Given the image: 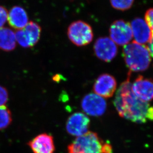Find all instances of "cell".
Instances as JSON below:
<instances>
[{
	"label": "cell",
	"mask_w": 153,
	"mask_h": 153,
	"mask_svg": "<svg viewBox=\"0 0 153 153\" xmlns=\"http://www.w3.org/2000/svg\"><path fill=\"white\" fill-rule=\"evenodd\" d=\"M67 33L70 41L79 47L90 44L94 38L91 25L82 21L72 22L68 27Z\"/></svg>",
	"instance_id": "4"
},
{
	"label": "cell",
	"mask_w": 153,
	"mask_h": 153,
	"mask_svg": "<svg viewBox=\"0 0 153 153\" xmlns=\"http://www.w3.org/2000/svg\"><path fill=\"white\" fill-rule=\"evenodd\" d=\"M130 25L134 41L143 45L149 42L152 37V31L145 20L141 18H135Z\"/></svg>",
	"instance_id": "11"
},
{
	"label": "cell",
	"mask_w": 153,
	"mask_h": 153,
	"mask_svg": "<svg viewBox=\"0 0 153 153\" xmlns=\"http://www.w3.org/2000/svg\"><path fill=\"white\" fill-rule=\"evenodd\" d=\"M9 25L16 30L24 29L28 23V18L25 10L20 6H14L8 13Z\"/></svg>",
	"instance_id": "13"
},
{
	"label": "cell",
	"mask_w": 153,
	"mask_h": 153,
	"mask_svg": "<svg viewBox=\"0 0 153 153\" xmlns=\"http://www.w3.org/2000/svg\"><path fill=\"white\" fill-rule=\"evenodd\" d=\"M128 76L116 93L114 103L119 116L136 123L153 121V106L134 94Z\"/></svg>",
	"instance_id": "1"
},
{
	"label": "cell",
	"mask_w": 153,
	"mask_h": 153,
	"mask_svg": "<svg viewBox=\"0 0 153 153\" xmlns=\"http://www.w3.org/2000/svg\"><path fill=\"white\" fill-rule=\"evenodd\" d=\"M122 55L127 66L133 72L146 70L151 61L147 46L134 41L124 46Z\"/></svg>",
	"instance_id": "2"
},
{
	"label": "cell",
	"mask_w": 153,
	"mask_h": 153,
	"mask_svg": "<svg viewBox=\"0 0 153 153\" xmlns=\"http://www.w3.org/2000/svg\"><path fill=\"white\" fill-rule=\"evenodd\" d=\"M16 47L15 33L7 27L0 28V49L4 51H11Z\"/></svg>",
	"instance_id": "14"
},
{
	"label": "cell",
	"mask_w": 153,
	"mask_h": 153,
	"mask_svg": "<svg viewBox=\"0 0 153 153\" xmlns=\"http://www.w3.org/2000/svg\"><path fill=\"white\" fill-rule=\"evenodd\" d=\"M28 146L34 153H54L53 138L46 133L39 134L29 142Z\"/></svg>",
	"instance_id": "12"
},
{
	"label": "cell",
	"mask_w": 153,
	"mask_h": 153,
	"mask_svg": "<svg viewBox=\"0 0 153 153\" xmlns=\"http://www.w3.org/2000/svg\"><path fill=\"white\" fill-rule=\"evenodd\" d=\"M109 34L110 38L115 44L126 45L133 38L131 25L122 19L114 21L109 28Z\"/></svg>",
	"instance_id": "5"
},
{
	"label": "cell",
	"mask_w": 153,
	"mask_h": 153,
	"mask_svg": "<svg viewBox=\"0 0 153 153\" xmlns=\"http://www.w3.org/2000/svg\"><path fill=\"white\" fill-rule=\"evenodd\" d=\"M105 144L97 133L88 131L68 146V153H104Z\"/></svg>",
	"instance_id": "3"
},
{
	"label": "cell",
	"mask_w": 153,
	"mask_h": 153,
	"mask_svg": "<svg viewBox=\"0 0 153 153\" xmlns=\"http://www.w3.org/2000/svg\"><path fill=\"white\" fill-rule=\"evenodd\" d=\"M94 49L96 56L105 62H111L117 54V46L109 37L98 38L94 43Z\"/></svg>",
	"instance_id": "7"
},
{
	"label": "cell",
	"mask_w": 153,
	"mask_h": 153,
	"mask_svg": "<svg viewBox=\"0 0 153 153\" xmlns=\"http://www.w3.org/2000/svg\"><path fill=\"white\" fill-rule=\"evenodd\" d=\"M134 0H110L111 4L114 9L117 10H127L131 8Z\"/></svg>",
	"instance_id": "17"
},
{
	"label": "cell",
	"mask_w": 153,
	"mask_h": 153,
	"mask_svg": "<svg viewBox=\"0 0 153 153\" xmlns=\"http://www.w3.org/2000/svg\"><path fill=\"white\" fill-rule=\"evenodd\" d=\"M145 21L153 31V7L148 10L145 15Z\"/></svg>",
	"instance_id": "18"
},
{
	"label": "cell",
	"mask_w": 153,
	"mask_h": 153,
	"mask_svg": "<svg viewBox=\"0 0 153 153\" xmlns=\"http://www.w3.org/2000/svg\"><path fill=\"white\" fill-rule=\"evenodd\" d=\"M9 99L8 92L4 87L0 85V106L4 105Z\"/></svg>",
	"instance_id": "20"
},
{
	"label": "cell",
	"mask_w": 153,
	"mask_h": 153,
	"mask_svg": "<svg viewBox=\"0 0 153 153\" xmlns=\"http://www.w3.org/2000/svg\"><path fill=\"white\" fill-rule=\"evenodd\" d=\"M81 106L87 114L92 116H100L105 112L107 104L103 97L96 94L91 93L82 99Z\"/></svg>",
	"instance_id": "6"
},
{
	"label": "cell",
	"mask_w": 153,
	"mask_h": 153,
	"mask_svg": "<svg viewBox=\"0 0 153 153\" xmlns=\"http://www.w3.org/2000/svg\"><path fill=\"white\" fill-rule=\"evenodd\" d=\"M8 12L7 9L3 6H0V28L3 26L7 21Z\"/></svg>",
	"instance_id": "19"
},
{
	"label": "cell",
	"mask_w": 153,
	"mask_h": 153,
	"mask_svg": "<svg viewBox=\"0 0 153 153\" xmlns=\"http://www.w3.org/2000/svg\"><path fill=\"white\" fill-rule=\"evenodd\" d=\"M90 125V119L87 115L82 112H76L68 118L66 128L69 134L79 137L88 132Z\"/></svg>",
	"instance_id": "8"
},
{
	"label": "cell",
	"mask_w": 153,
	"mask_h": 153,
	"mask_svg": "<svg viewBox=\"0 0 153 153\" xmlns=\"http://www.w3.org/2000/svg\"><path fill=\"white\" fill-rule=\"evenodd\" d=\"M12 121V114L6 105L0 106V130L7 128Z\"/></svg>",
	"instance_id": "16"
},
{
	"label": "cell",
	"mask_w": 153,
	"mask_h": 153,
	"mask_svg": "<svg viewBox=\"0 0 153 153\" xmlns=\"http://www.w3.org/2000/svg\"><path fill=\"white\" fill-rule=\"evenodd\" d=\"M23 30L27 47L34 46L38 42L40 37L41 27L37 23L30 22H28Z\"/></svg>",
	"instance_id": "15"
},
{
	"label": "cell",
	"mask_w": 153,
	"mask_h": 153,
	"mask_svg": "<svg viewBox=\"0 0 153 153\" xmlns=\"http://www.w3.org/2000/svg\"><path fill=\"white\" fill-rule=\"evenodd\" d=\"M151 57L153 58V31H152V36L150 40L148 42V46H147Z\"/></svg>",
	"instance_id": "21"
},
{
	"label": "cell",
	"mask_w": 153,
	"mask_h": 153,
	"mask_svg": "<svg viewBox=\"0 0 153 153\" xmlns=\"http://www.w3.org/2000/svg\"><path fill=\"white\" fill-rule=\"evenodd\" d=\"M117 82L114 77L108 74L100 75L93 87L96 94L104 98H110L116 91Z\"/></svg>",
	"instance_id": "9"
},
{
	"label": "cell",
	"mask_w": 153,
	"mask_h": 153,
	"mask_svg": "<svg viewBox=\"0 0 153 153\" xmlns=\"http://www.w3.org/2000/svg\"><path fill=\"white\" fill-rule=\"evenodd\" d=\"M132 90L137 97L145 102L153 100V80L139 75L132 84Z\"/></svg>",
	"instance_id": "10"
}]
</instances>
